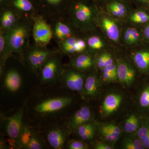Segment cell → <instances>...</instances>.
Returning <instances> with one entry per match:
<instances>
[{
	"instance_id": "1",
	"label": "cell",
	"mask_w": 149,
	"mask_h": 149,
	"mask_svg": "<svg viewBox=\"0 0 149 149\" xmlns=\"http://www.w3.org/2000/svg\"><path fill=\"white\" fill-rule=\"evenodd\" d=\"M100 9L95 5H90L83 2L74 4L70 10L71 26L75 31L84 34L95 32L99 28Z\"/></svg>"
},
{
	"instance_id": "2",
	"label": "cell",
	"mask_w": 149,
	"mask_h": 149,
	"mask_svg": "<svg viewBox=\"0 0 149 149\" xmlns=\"http://www.w3.org/2000/svg\"><path fill=\"white\" fill-rule=\"evenodd\" d=\"M29 24L27 22H18L11 29L4 31L6 45L2 60L3 64L5 63L11 54H21L27 47L31 30Z\"/></svg>"
},
{
	"instance_id": "3",
	"label": "cell",
	"mask_w": 149,
	"mask_h": 149,
	"mask_svg": "<svg viewBox=\"0 0 149 149\" xmlns=\"http://www.w3.org/2000/svg\"><path fill=\"white\" fill-rule=\"evenodd\" d=\"M98 22L99 28L108 40L114 44H119L121 41L122 22L101 8L99 10Z\"/></svg>"
},
{
	"instance_id": "4",
	"label": "cell",
	"mask_w": 149,
	"mask_h": 149,
	"mask_svg": "<svg viewBox=\"0 0 149 149\" xmlns=\"http://www.w3.org/2000/svg\"><path fill=\"white\" fill-rule=\"evenodd\" d=\"M65 68L61 58L54 53L41 67L40 71V82L43 84H52L59 79Z\"/></svg>"
},
{
	"instance_id": "5",
	"label": "cell",
	"mask_w": 149,
	"mask_h": 149,
	"mask_svg": "<svg viewBox=\"0 0 149 149\" xmlns=\"http://www.w3.org/2000/svg\"><path fill=\"white\" fill-rule=\"evenodd\" d=\"M32 36L36 45L45 47L53 37V30L46 20L41 17H33Z\"/></svg>"
},
{
	"instance_id": "6",
	"label": "cell",
	"mask_w": 149,
	"mask_h": 149,
	"mask_svg": "<svg viewBox=\"0 0 149 149\" xmlns=\"http://www.w3.org/2000/svg\"><path fill=\"white\" fill-rule=\"evenodd\" d=\"M103 10L122 23L127 21L132 10L126 0H107Z\"/></svg>"
},
{
	"instance_id": "7",
	"label": "cell",
	"mask_w": 149,
	"mask_h": 149,
	"mask_svg": "<svg viewBox=\"0 0 149 149\" xmlns=\"http://www.w3.org/2000/svg\"><path fill=\"white\" fill-rule=\"evenodd\" d=\"M59 79L68 89L73 92L80 93L84 91L85 80L84 74L74 68L65 70Z\"/></svg>"
},
{
	"instance_id": "8",
	"label": "cell",
	"mask_w": 149,
	"mask_h": 149,
	"mask_svg": "<svg viewBox=\"0 0 149 149\" xmlns=\"http://www.w3.org/2000/svg\"><path fill=\"white\" fill-rule=\"evenodd\" d=\"M54 53L45 47L36 45L30 49L26 56L29 66L34 72L40 71L41 67Z\"/></svg>"
},
{
	"instance_id": "9",
	"label": "cell",
	"mask_w": 149,
	"mask_h": 149,
	"mask_svg": "<svg viewBox=\"0 0 149 149\" xmlns=\"http://www.w3.org/2000/svg\"><path fill=\"white\" fill-rule=\"evenodd\" d=\"M69 97H62L45 100L37 104L35 108L36 112L40 113L54 112L63 109L72 102Z\"/></svg>"
},
{
	"instance_id": "10",
	"label": "cell",
	"mask_w": 149,
	"mask_h": 149,
	"mask_svg": "<svg viewBox=\"0 0 149 149\" xmlns=\"http://www.w3.org/2000/svg\"><path fill=\"white\" fill-rule=\"evenodd\" d=\"M132 57L136 67L141 73L149 75V43L143 42L136 47Z\"/></svg>"
},
{
	"instance_id": "11",
	"label": "cell",
	"mask_w": 149,
	"mask_h": 149,
	"mask_svg": "<svg viewBox=\"0 0 149 149\" xmlns=\"http://www.w3.org/2000/svg\"><path fill=\"white\" fill-rule=\"evenodd\" d=\"M23 114L24 108L22 107L8 119L6 128L7 133L10 138L17 140L18 139L23 126Z\"/></svg>"
},
{
	"instance_id": "12",
	"label": "cell",
	"mask_w": 149,
	"mask_h": 149,
	"mask_svg": "<svg viewBox=\"0 0 149 149\" xmlns=\"http://www.w3.org/2000/svg\"><path fill=\"white\" fill-rule=\"evenodd\" d=\"M70 60V66L81 72L91 70L94 65V61L91 54L86 52L73 55Z\"/></svg>"
},
{
	"instance_id": "13",
	"label": "cell",
	"mask_w": 149,
	"mask_h": 149,
	"mask_svg": "<svg viewBox=\"0 0 149 149\" xmlns=\"http://www.w3.org/2000/svg\"><path fill=\"white\" fill-rule=\"evenodd\" d=\"M67 138L66 130L61 128L51 129L47 134V139L51 146L54 149H61L64 148Z\"/></svg>"
},
{
	"instance_id": "14",
	"label": "cell",
	"mask_w": 149,
	"mask_h": 149,
	"mask_svg": "<svg viewBox=\"0 0 149 149\" xmlns=\"http://www.w3.org/2000/svg\"><path fill=\"white\" fill-rule=\"evenodd\" d=\"M117 77L121 83L129 85L135 79L136 72L131 65L122 60L117 61Z\"/></svg>"
},
{
	"instance_id": "15",
	"label": "cell",
	"mask_w": 149,
	"mask_h": 149,
	"mask_svg": "<svg viewBox=\"0 0 149 149\" xmlns=\"http://www.w3.org/2000/svg\"><path fill=\"white\" fill-rule=\"evenodd\" d=\"M91 111L87 106L81 107L68 121V127L72 130H76L80 125L87 123L91 120Z\"/></svg>"
},
{
	"instance_id": "16",
	"label": "cell",
	"mask_w": 149,
	"mask_h": 149,
	"mask_svg": "<svg viewBox=\"0 0 149 149\" xmlns=\"http://www.w3.org/2000/svg\"><path fill=\"white\" fill-rule=\"evenodd\" d=\"M126 22L134 26L141 27L149 22V9L139 8L132 11Z\"/></svg>"
},
{
	"instance_id": "17",
	"label": "cell",
	"mask_w": 149,
	"mask_h": 149,
	"mask_svg": "<svg viewBox=\"0 0 149 149\" xmlns=\"http://www.w3.org/2000/svg\"><path fill=\"white\" fill-rule=\"evenodd\" d=\"M75 30L71 25H68L63 22L58 21L56 22L53 29L54 37L59 42L74 35Z\"/></svg>"
},
{
	"instance_id": "18",
	"label": "cell",
	"mask_w": 149,
	"mask_h": 149,
	"mask_svg": "<svg viewBox=\"0 0 149 149\" xmlns=\"http://www.w3.org/2000/svg\"><path fill=\"white\" fill-rule=\"evenodd\" d=\"M87 49L93 52H100L107 48V44L104 39L100 35L95 32L91 33L85 39Z\"/></svg>"
},
{
	"instance_id": "19",
	"label": "cell",
	"mask_w": 149,
	"mask_h": 149,
	"mask_svg": "<svg viewBox=\"0 0 149 149\" xmlns=\"http://www.w3.org/2000/svg\"><path fill=\"white\" fill-rule=\"evenodd\" d=\"M4 83L6 88L9 91L12 92H16L21 86V76L15 70H11L6 74Z\"/></svg>"
},
{
	"instance_id": "20",
	"label": "cell",
	"mask_w": 149,
	"mask_h": 149,
	"mask_svg": "<svg viewBox=\"0 0 149 149\" xmlns=\"http://www.w3.org/2000/svg\"><path fill=\"white\" fill-rule=\"evenodd\" d=\"M78 37L73 36L60 42V48L63 53L73 56L79 54L77 46Z\"/></svg>"
},
{
	"instance_id": "21",
	"label": "cell",
	"mask_w": 149,
	"mask_h": 149,
	"mask_svg": "<svg viewBox=\"0 0 149 149\" xmlns=\"http://www.w3.org/2000/svg\"><path fill=\"white\" fill-rule=\"evenodd\" d=\"M122 97L116 94H110L107 96L103 103V109L107 114H110L118 108Z\"/></svg>"
},
{
	"instance_id": "22",
	"label": "cell",
	"mask_w": 149,
	"mask_h": 149,
	"mask_svg": "<svg viewBox=\"0 0 149 149\" xmlns=\"http://www.w3.org/2000/svg\"><path fill=\"white\" fill-rule=\"evenodd\" d=\"M99 87L97 77L95 74H90L86 78L83 92L87 96L94 97L97 93Z\"/></svg>"
},
{
	"instance_id": "23",
	"label": "cell",
	"mask_w": 149,
	"mask_h": 149,
	"mask_svg": "<svg viewBox=\"0 0 149 149\" xmlns=\"http://www.w3.org/2000/svg\"><path fill=\"white\" fill-rule=\"evenodd\" d=\"M32 130L27 125L24 124L17 139V147L24 148L29 143L32 135Z\"/></svg>"
},
{
	"instance_id": "24",
	"label": "cell",
	"mask_w": 149,
	"mask_h": 149,
	"mask_svg": "<svg viewBox=\"0 0 149 149\" xmlns=\"http://www.w3.org/2000/svg\"><path fill=\"white\" fill-rule=\"evenodd\" d=\"M139 120L138 117L132 114L125 121L124 129L128 133H133L139 128Z\"/></svg>"
},
{
	"instance_id": "25",
	"label": "cell",
	"mask_w": 149,
	"mask_h": 149,
	"mask_svg": "<svg viewBox=\"0 0 149 149\" xmlns=\"http://www.w3.org/2000/svg\"><path fill=\"white\" fill-rule=\"evenodd\" d=\"M13 6L17 9L23 12H29L33 10L32 3L29 0H15Z\"/></svg>"
},
{
	"instance_id": "26",
	"label": "cell",
	"mask_w": 149,
	"mask_h": 149,
	"mask_svg": "<svg viewBox=\"0 0 149 149\" xmlns=\"http://www.w3.org/2000/svg\"><path fill=\"white\" fill-rule=\"evenodd\" d=\"M139 104L142 108L149 111V84L146 85L141 92Z\"/></svg>"
},
{
	"instance_id": "27",
	"label": "cell",
	"mask_w": 149,
	"mask_h": 149,
	"mask_svg": "<svg viewBox=\"0 0 149 149\" xmlns=\"http://www.w3.org/2000/svg\"><path fill=\"white\" fill-rule=\"evenodd\" d=\"M123 148L125 149H144L143 144L140 139H126L123 141Z\"/></svg>"
},
{
	"instance_id": "28",
	"label": "cell",
	"mask_w": 149,
	"mask_h": 149,
	"mask_svg": "<svg viewBox=\"0 0 149 149\" xmlns=\"http://www.w3.org/2000/svg\"><path fill=\"white\" fill-rule=\"evenodd\" d=\"M43 144L38 134L33 132L31 139L29 143L24 148L27 149H42Z\"/></svg>"
},
{
	"instance_id": "29",
	"label": "cell",
	"mask_w": 149,
	"mask_h": 149,
	"mask_svg": "<svg viewBox=\"0 0 149 149\" xmlns=\"http://www.w3.org/2000/svg\"><path fill=\"white\" fill-rule=\"evenodd\" d=\"M102 134L106 140L110 142H115L119 137V134L113 132V130L109 128L103 127L101 130Z\"/></svg>"
},
{
	"instance_id": "30",
	"label": "cell",
	"mask_w": 149,
	"mask_h": 149,
	"mask_svg": "<svg viewBox=\"0 0 149 149\" xmlns=\"http://www.w3.org/2000/svg\"><path fill=\"white\" fill-rule=\"evenodd\" d=\"M95 130V127L94 125L88 122L80 125L76 130L77 134L80 137L85 133Z\"/></svg>"
},
{
	"instance_id": "31",
	"label": "cell",
	"mask_w": 149,
	"mask_h": 149,
	"mask_svg": "<svg viewBox=\"0 0 149 149\" xmlns=\"http://www.w3.org/2000/svg\"><path fill=\"white\" fill-rule=\"evenodd\" d=\"M68 148L69 149H87L88 148V146L82 141L72 140L68 143Z\"/></svg>"
},
{
	"instance_id": "32",
	"label": "cell",
	"mask_w": 149,
	"mask_h": 149,
	"mask_svg": "<svg viewBox=\"0 0 149 149\" xmlns=\"http://www.w3.org/2000/svg\"><path fill=\"white\" fill-rule=\"evenodd\" d=\"M6 38L5 32L4 30L1 29L0 32V55L1 59L2 60L4 55L6 48Z\"/></svg>"
},
{
	"instance_id": "33",
	"label": "cell",
	"mask_w": 149,
	"mask_h": 149,
	"mask_svg": "<svg viewBox=\"0 0 149 149\" xmlns=\"http://www.w3.org/2000/svg\"><path fill=\"white\" fill-rule=\"evenodd\" d=\"M102 72V76L103 79L106 81H112L116 80L117 77L115 76L111 72H109L106 68L101 69Z\"/></svg>"
},
{
	"instance_id": "34",
	"label": "cell",
	"mask_w": 149,
	"mask_h": 149,
	"mask_svg": "<svg viewBox=\"0 0 149 149\" xmlns=\"http://www.w3.org/2000/svg\"><path fill=\"white\" fill-rule=\"evenodd\" d=\"M107 52H102L99 55L96 59V64L98 68L102 69L104 68L105 61L106 58Z\"/></svg>"
},
{
	"instance_id": "35",
	"label": "cell",
	"mask_w": 149,
	"mask_h": 149,
	"mask_svg": "<svg viewBox=\"0 0 149 149\" xmlns=\"http://www.w3.org/2000/svg\"><path fill=\"white\" fill-rule=\"evenodd\" d=\"M135 5H138L139 8H148L149 0H130Z\"/></svg>"
},
{
	"instance_id": "36",
	"label": "cell",
	"mask_w": 149,
	"mask_h": 149,
	"mask_svg": "<svg viewBox=\"0 0 149 149\" xmlns=\"http://www.w3.org/2000/svg\"><path fill=\"white\" fill-rule=\"evenodd\" d=\"M113 63H114V60H113V58L111 54L107 52L104 68L109 66V65H111Z\"/></svg>"
},
{
	"instance_id": "37",
	"label": "cell",
	"mask_w": 149,
	"mask_h": 149,
	"mask_svg": "<svg viewBox=\"0 0 149 149\" xmlns=\"http://www.w3.org/2000/svg\"><path fill=\"white\" fill-rule=\"evenodd\" d=\"M105 68L118 78L117 64L114 63Z\"/></svg>"
},
{
	"instance_id": "38",
	"label": "cell",
	"mask_w": 149,
	"mask_h": 149,
	"mask_svg": "<svg viewBox=\"0 0 149 149\" xmlns=\"http://www.w3.org/2000/svg\"><path fill=\"white\" fill-rule=\"evenodd\" d=\"M95 130H93V131H91V132L85 133L83 136L80 137V138L84 141L91 140V139H93L94 136H95Z\"/></svg>"
},
{
	"instance_id": "39",
	"label": "cell",
	"mask_w": 149,
	"mask_h": 149,
	"mask_svg": "<svg viewBox=\"0 0 149 149\" xmlns=\"http://www.w3.org/2000/svg\"><path fill=\"white\" fill-rule=\"evenodd\" d=\"M105 128H109V129H111V130H113L115 133H117V134H120L121 133V130L120 128L116 126V125H113V124H109L104 126Z\"/></svg>"
},
{
	"instance_id": "40",
	"label": "cell",
	"mask_w": 149,
	"mask_h": 149,
	"mask_svg": "<svg viewBox=\"0 0 149 149\" xmlns=\"http://www.w3.org/2000/svg\"><path fill=\"white\" fill-rule=\"evenodd\" d=\"M95 148L97 149H111L112 148L111 147L107 144L102 142H99L96 144Z\"/></svg>"
},
{
	"instance_id": "41",
	"label": "cell",
	"mask_w": 149,
	"mask_h": 149,
	"mask_svg": "<svg viewBox=\"0 0 149 149\" xmlns=\"http://www.w3.org/2000/svg\"><path fill=\"white\" fill-rule=\"evenodd\" d=\"M140 139L143 144L145 148L149 149V133Z\"/></svg>"
},
{
	"instance_id": "42",
	"label": "cell",
	"mask_w": 149,
	"mask_h": 149,
	"mask_svg": "<svg viewBox=\"0 0 149 149\" xmlns=\"http://www.w3.org/2000/svg\"><path fill=\"white\" fill-rule=\"evenodd\" d=\"M47 1L51 4L56 5L58 4L61 1V0H47Z\"/></svg>"
},
{
	"instance_id": "43",
	"label": "cell",
	"mask_w": 149,
	"mask_h": 149,
	"mask_svg": "<svg viewBox=\"0 0 149 149\" xmlns=\"http://www.w3.org/2000/svg\"><path fill=\"white\" fill-rule=\"evenodd\" d=\"M98 1H100L103 2H104L106 1H107V0H98Z\"/></svg>"
},
{
	"instance_id": "44",
	"label": "cell",
	"mask_w": 149,
	"mask_h": 149,
	"mask_svg": "<svg viewBox=\"0 0 149 149\" xmlns=\"http://www.w3.org/2000/svg\"><path fill=\"white\" fill-rule=\"evenodd\" d=\"M3 1V0H0V1H1V2H2Z\"/></svg>"
}]
</instances>
